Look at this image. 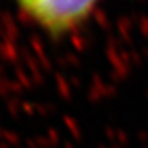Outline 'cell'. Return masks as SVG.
Listing matches in <instances>:
<instances>
[{"mask_svg":"<svg viewBox=\"0 0 148 148\" xmlns=\"http://www.w3.org/2000/svg\"><path fill=\"white\" fill-rule=\"evenodd\" d=\"M99 0H16L19 8L41 29L62 36L82 25Z\"/></svg>","mask_w":148,"mask_h":148,"instance_id":"1","label":"cell"}]
</instances>
